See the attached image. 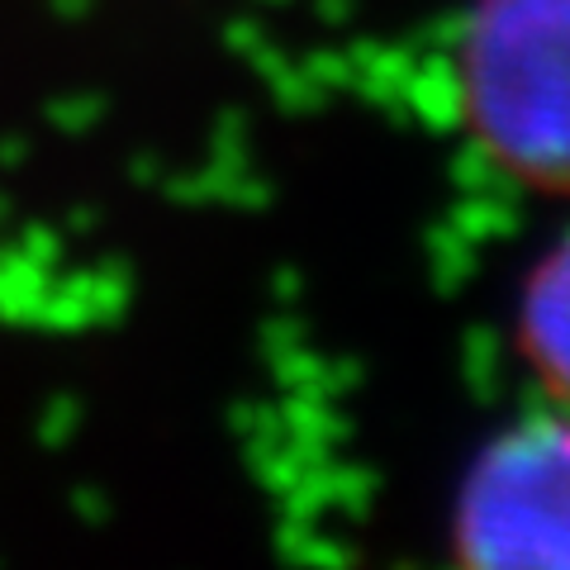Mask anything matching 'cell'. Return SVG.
Here are the masks:
<instances>
[{
  "label": "cell",
  "instance_id": "1",
  "mask_svg": "<svg viewBox=\"0 0 570 570\" xmlns=\"http://www.w3.org/2000/svg\"><path fill=\"white\" fill-rule=\"evenodd\" d=\"M466 532L485 557L570 561V438L523 433L499 452L471 494Z\"/></svg>",
  "mask_w": 570,
  "mask_h": 570
},
{
  "label": "cell",
  "instance_id": "2",
  "mask_svg": "<svg viewBox=\"0 0 570 570\" xmlns=\"http://www.w3.org/2000/svg\"><path fill=\"white\" fill-rule=\"evenodd\" d=\"M538 347L547 352V362H557L570 376V257L542 281L538 291Z\"/></svg>",
  "mask_w": 570,
  "mask_h": 570
}]
</instances>
